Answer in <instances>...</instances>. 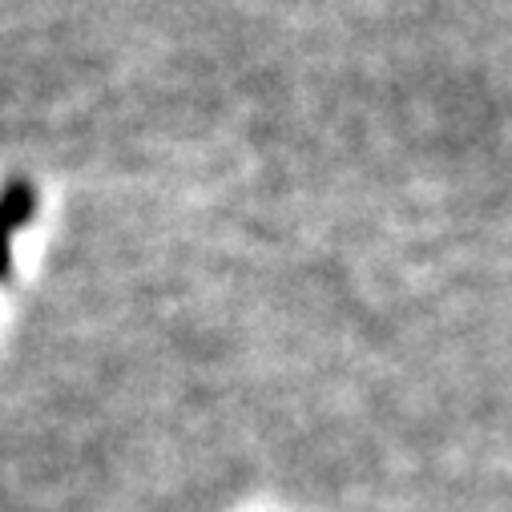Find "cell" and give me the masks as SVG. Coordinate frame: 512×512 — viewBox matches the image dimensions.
Returning a JSON list of instances; mask_svg holds the SVG:
<instances>
[{
    "mask_svg": "<svg viewBox=\"0 0 512 512\" xmlns=\"http://www.w3.org/2000/svg\"><path fill=\"white\" fill-rule=\"evenodd\" d=\"M33 218V190L29 186H5V194H0V279H9V242H13V230H21L25 222Z\"/></svg>",
    "mask_w": 512,
    "mask_h": 512,
    "instance_id": "1",
    "label": "cell"
}]
</instances>
